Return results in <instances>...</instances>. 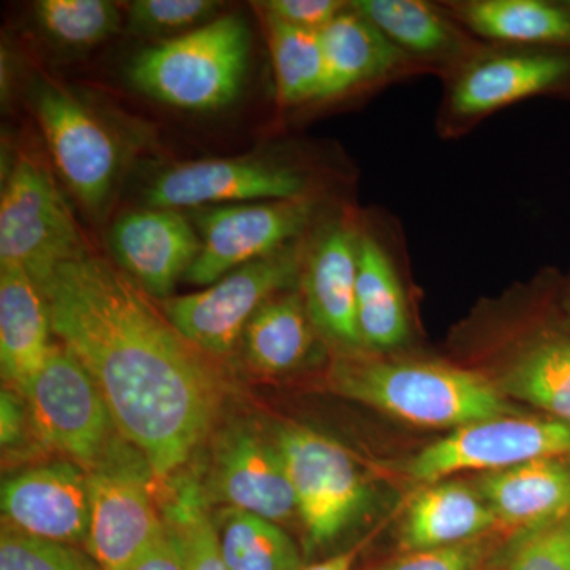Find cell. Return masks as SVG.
<instances>
[{
	"label": "cell",
	"mask_w": 570,
	"mask_h": 570,
	"mask_svg": "<svg viewBox=\"0 0 570 570\" xmlns=\"http://www.w3.org/2000/svg\"><path fill=\"white\" fill-rule=\"evenodd\" d=\"M39 285L51 330L88 370L124 439L170 480L204 442L219 406L205 358L126 273L96 255L63 262Z\"/></svg>",
	"instance_id": "cell-1"
},
{
	"label": "cell",
	"mask_w": 570,
	"mask_h": 570,
	"mask_svg": "<svg viewBox=\"0 0 570 570\" xmlns=\"http://www.w3.org/2000/svg\"><path fill=\"white\" fill-rule=\"evenodd\" d=\"M328 385L337 395L422 428H455L512 414L498 384L444 363L392 360L362 352L336 360Z\"/></svg>",
	"instance_id": "cell-2"
},
{
	"label": "cell",
	"mask_w": 570,
	"mask_h": 570,
	"mask_svg": "<svg viewBox=\"0 0 570 570\" xmlns=\"http://www.w3.org/2000/svg\"><path fill=\"white\" fill-rule=\"evenodd\" d=\"M32 430L45 448L94 472L149 471L140 452L124 439L91 374L77 356L52 346L39 373L21 390Z\"/></svg>",
	"instance_id": "cell-3"
},
{
	"label": "cell",
	"mask_w": 570,
	"mask_h": 570,
	"mask_svg": "<svg viewBox=\"0 0 570 570\" xmlns=\"http://www.w3.org/2000/svg\"><path fill=\"white\" fill-rule=\"evenodd\" d=\"M253 50L243 14L230 13L138 52L127 67L134 88L186 111H214L242 92Z\"/></svg>",
	"instance_id": "cell-4"
},
{
	"label": "cell",
	"mask_w": 570,
	"mask_h": 570,
	"mask_svg": "<svg viewBox=\"0 0 570 570\" xmlns=\"http://www.w3.org/2000/svg\"><path fill=\"white\" fill-rule=\"evenodd\" d=\"M442 81L438 134L459 138L510 105L549 94L562 96L570 81V50L483 41Z\"/></svg>",
	"instance_id": "cell-5"
},
{
	"label": "cell",
	"mask_w": 570,
	"mask_h": 570,
	"mask_svg": "<svg viewBox=\"0 0 570 570\" xmlns=\"http://www.w3.org/2000/svg\"><path fill=\"white\" fill-rule=\"evenodd\" d=\"M306 242L307 236L239 266L204 291L164 299L163 313L205 354H230L254 314L273 296L299 285Z\"/></svg>",
	"instance_id": "cell-6"
},
{
	"label": "cell",
	"mask_w": 570,
	"mask_h": 570,
	"mask_svg": "<svg viewBox=\"0 0 570 570\" xmlns=\"http://www.w3.org/2000/svg\"><path fill=\"white\" fill-rule=\"evenodd\" d=\"M88 254L77 220L40 160L14 163L0 198V266H20L36 283Z\"/></svg>",
	"instance_id": "cell-7"
},
{
	"label": "cell",
	"mask_w": 570,
	"mask_h": 570,
	"mask_svg": "<svg viewBox=\"0 0 570 570\" xmlns=\"http://www.w3.org/2000/svg\"><path fill=\"white\" fill-rule=\"evenodd\" d=\"M322 209L316 194L198 209L194 223L202 250L184 277L208 287L239 266L305 238L321 219Z\"/></svg>",
	"instance_id": "cell-8"
},
{
	"label": "cell",
	"mask_w": 570,
	"mask_h": 570,
	"mask_svg": "<svg viewBox=\"0 0 570 570\" xmlns=\"http://www.w3.org/2000/svg\"><path fill=\"white\" fill-rule=\"evenodd\" d=\"M31 99L63 181L86 212L99 216L121 178L118 138L89 105L55 81H33Z\"/></svg>",
	"instance_id": "cell-9"
},
{
	"label": "cell",
	"mask_w": 570,
	"mask_h": 570,
	"mask_svg": "<svg viewBox=\"0 0 570 570\" xmlns=\"http://www.w3.org/2000/svg\"><path fill=\"white\" fill-rule=\"evenodd\" d=\"M296 513L314 546L332 542L365 510L370 490L343 445L302 425H284L276 433Z\"/></svg>",
	"instance_id": "cell-10"
},
{
	"label": "cell",
	"mask_w": 570,
	"mask_h": 570,
	"mask_svg": "<svg viewBox=\"0 0 570 570\" xmlns=\"http://www.w3.org/2000/svg\"><path fill=\"white\" fill-rule=\"evenodd\" d=\"M570 456V425L546 417L479 420L455 428L406 463L415 482L436 483L460 472L504 471L527 461Z\"/></svg>",
	"instance_id": "cell-11"
},
{
	"label": "cell",
	"mask_w": 570,
	"mask_h": 570,
	"mask_svg": "<svg viewBox=\"0 0 570 570\" xmlns=\"http://www.w3.org/2000/svg\"><path fill=\"white\" fill-rule=\"evenodd\" d=\"M309 176L291 164L261 157H228L165 168L145 190L148 206L184 209L287 200L313 195Z\"/></svg>",
	"instance_id": "cell-12"
},
{
	"label": "cell",
	"mask_w": 570,
	"mask_h": 570,
	"mask_svg": "<svg viewBox=\"0 0 570 570\" xmlns=\"http://www.w3.org/2000/svg\"><path fill=\"white\" fill-rule=\"evenodd\" d=\"M358 223L354 212L322 217L307 235L299 287L307 313L330 343L348 354L365 351L356 324Z\"/></svg>",
	"instance_id": "cell-13"
},
{
	"label": "cell",
	"mask_w": 570,
	"mask_h": 570,
	"mask_svg": "<svg viewBox=\"0 0 570 570\" xmlns=\"http://www.w3.org/2000/svg\"><path fill=\"white\" fill-rule=\"evenodd\" d=\"M2 527L33 538L86 546L91 523L89 472L71 461L45 464L2 483Z\"/></svg>",
	"instance_id": "cell-14"
},
{
	"label": "cell",
	"mask_w": 570,
	"mask_h": 570,
	"mask_svg": "<svg viewBox=\"0 0 570 570\" xmlns=\"http://www.w3.org/2000/svg\"><path fill=\"white\" fill-rule=\"evenodd\" d=\"M208 491L227 508L277 524L298 515L276 439H266L249 425L230 428L217 441Z\"/></svg>",
	"instance_id": "cell-15"
},
{
	"label": "cell",
	"mask_w": 570,
	"mask_h": 570,
	"mask_svg": "<svg viewBox=\"0 0 570 570\" xmlns=\"http://www.w3.org/2000/svg\"><path fill=\"white\" fill-rule=\"evenodd\" d=\"M116 262L145 294L167 299L202 250L197 228L178 209H137L112 224Z\"/></svg>",
	"instance_id": "cell-16"
},
{
	"label": "cell",
	"mask_w": 570,
	"mask_h": 570,
	"mask_svg": "<svg viewBox=\"0 0 570 570\" xmlns=\"http://www.w3.org/2000/svg\"><path fill=\"white\" fill-rule=\"evenodd\" d=\"M396 249L400 243L389 223L360 216L356 324L363 348L374 354L397 351L412 337L411 307Z\"/></svg>",
	"instance_id": "cell-17"
},
{
	"label": "cell",
	"mask_w": 570,
	"mask_h": 570,
	"mask_svg": "<svg viewBox=\"0 0 570 570\" xmlns=\"http://www.w3.org/2000/svg\"><path fill=\"white\" fill-rule=\"evenodd\" d=\"M148 474L153 472L89 474L91 523L85 547L104 570L129 569L164 530V517L148 490Z\"/></svg>",
	"instance_id": "cell-18"
},
{
	"label": "cell",
	"mask_w": 570,
	"mask_h": 570,
	"mask_svg": "<svg viewBox=\"0 0 570 570\" xmlns=\"http://www.w3.org/2000/svg\"><path fill=\"white\" fill-rule=\"evenodd\" d=\"M324 85L316 104L336 102L426 73L351 6L321 31Z\"/></svg>",
	"instance_id": "cell-19"
},
{
	"label": "cell",
	"mask_w": 570,
	"mask_h": 570,
	"mask_svg": "<svg viewBox=\"0 0 570 570\" xmlns=\"http://www.w3.org/2000/svg\"><path fill=\"white\" fill-rule=\"evenodd\" d=\"M360 14L426 73L444 78L482 47L441 3L425 0H354Z\"/></svg>",
	"instance_id": "cell-20"
},
{
	"label": "cell",
	"mask_w": 570,
	"mask_h": 570,
	"mask_svg": "<svg viewBox=\"0 0 570 570\" xmlns=\"http://www.w3.org/2000/svg\"><path fill=\"white\" fill-rule=\"evenodd\" d=\"M499 524L530 532L570 513V456L527 461L474 482Z\"/></svg>",
	"instance_id": "cell-21"
},
{
	"label": "cell",
	"mask_w": 570,
	"mask_h": 570,
	"mask_svg": "<svg viewBox=\"0 0 570 570\" xmlns=\"http://www.w3.org/2000/svg\"><path fill=\"white\" fill-rule=\"evenodd\" d=\"M39 285L20 266H0V370L20 393L39 373L55 344Z\"/></svg>",
	"instance_id": "cell-22"
},
{
	"label": "cell",
	"mask_w": 570,
	"mask_h": 570,
	"mask_svg": "<svg viewBox=\"0 0 570 570\" xmlns=\"http://www.w3.org/2000/svg\"><path fill=\"white\" fill-rule=\"evenodd\" d=\"M475 39L513 47L570 50V10L547 0H453L442 2Z\"/></svg>",
	"instance_id": "cell-23"
},
{
	"label": "cell",
	"mask_w": 570,
	"mask_h": 570,
	"mask_svg": "<svg viewBox=\"0 0 570 570\" xmlns=\"http://www.w3.org/2000/svg\"><path fill=\"white\" fill-rule=\"evenodd\" d=\"M498 524L493 510L474 487L459 480H441L426 485L409 505L401 547L415 551L460 546Z\"/></svg>",
	"instance_id": "cell-24"
},
{
	"label": "cell",
	"mask_w": 570,
	"mask_h": 570,
	"mask_svg": "<svg viewBox=\"0 0 570 570\" xmlns=\"http://www.w3.org/2000/svg\"><path fill=\"white\" fill-rule=\"evenodd\" d=\"M498 387L570 425V332L549 328L527 336L510 356Z\"/></svg>",
	"instance_id": "cell-25"
},
{
	"label": "cell",
	"mask_w": 570,
	"mask_h": 570,
	"mask_svg": "<svg viewBox=\"0 0 570 570\" xmlns=\"http://www.w3.org/2000/svg\"><path fill=\"white\" fill-rule=\"evenodd\" d=\"M317 335L302 292L287 291L254 314L243 340L250 366L261 373L281 374L309 360Z\"/></svg>",
	"instance_id": "cell-26"
},
{
	"label": "cell",
	"mask_w": 570,
	"mask_h": 570,
	"mask_svg": "<svg viewBox=\"0 0 570 570\" xmlns=\"http://www.w3.org/2000/svg\"><path fill=\"white\" fill-rule=\"evenodd\" d=\"M212 520L228 570L303 569L294 540L275 521L227 505Z\"/></svg>",
	"instance_id": "cell-27"
},
{
	"label": "cell",
	"mask_w": 570,
	"mask_h": 570,
	"mask_svg": "<svg viewBox=\"0 0 570 570\" xmlns=\"http://www.w3.org/2000/svg\"><path fill=\"white\" fill-rule=\"evenodd\" d=\"M269 51L281 107L316 104L324 85V48L318 31L266 17Z\"/></svg>",
	"instance_id": "cell-28"
},
{
	"label": "cell",
	"mask_w": 570,
	"mask_h": 570,
	"mask_svg": "<svg viewBox=\"0 0 570 570\" xmlns=\"http://www.w3.org/2000/svg\"><path fill=\"white\" fill-rule=\"evenodd\" d=\"M206 504L205 490L194 479L181 480L165 501L163 517L178 538L189 570H228Z\"/></svg>",
	"instance_id": "cell-29"
},
{
	"label": "cell",
	"mask_w": 570,
	"mask_h": 570,
	"mask_svg": "<svg viewBox=\"0 0 570 570\" xmlns=\"http://www.w3.org/2000/svg\"><path fill=\"white\" fill-rule=\"evenodd\" d=\"M43 32L73 50H86L118 32L121 13L108 0H40L33 7Z\"/></svg>",
	"instance_id": "cell-30"
},
{
	"label": "cell",
	"mask_w": 570,
	"mask_h": 570,
	"mask_svg": "<svg viewBox=\"0 0 570 570\" xmlns=\"http://www.w3.org/2000/svg\"><path fill=\"white\" fill-rule=\"evenodd\" d=\"M214 0H137L127 10V28L135 36L175 39L216 20Z\"/></svg>",
	"instance_id": "cell-31"
},
{
	"label": "cell",
	"mask_w": 570,
	"mask_h": 570,
	"mask_svg": "<svg viewBox=\"0 0 570 570\" xmlns=\"http://www.w3.org/2000/svg\"><path fill=\"white\" fill-rule=\"evenodd\" d=\"M0 570H104L88 551L2 527Z\"/></svg>",
	"instance_id": "cell-32"
},
{
	"label": "cell",
	"mask_w": 570,
	"mask_h": 570,
	"mask_svg": "<svg viewBox=\"0 0 570 570\" xmlns=\"http://www.w3.org/2000/svg\"><path fill=\"white\" fill-rule=\"evenodd\" d=\"M508 570H570V513L539 530L524 532Z\"/></svg>",
	"instance_id": "cell-33"
},
{
	"label": "cell",
	"mask_w": 570,
	"mask_h": 570,
	"mask_svg": "<svg viewBox=\"0 0 570 570\" xmlns=\"http://www.w3.org/2000/svg\"><path fill=\"white\" fill-rule=\"evenodd\" d=\"M482 543L478 540L442 549L407 551L376 570H475L482 561Z\"/></svg>",
	"instance_id": "cell-34"
},
{
	"label": "cell",
	"mask_w": 570,
	"mask_h": 570,
	"mask_svg": "<svg viewBox=\"0 0 570 570\" xmlns=\"http://www.w3.org/2000/svg\"><path fill=\"white\" fill-rule=\"evenodd\" d=\"M266 17L287 22L295 28L318 31L326 28L337 14L347 9L348 2L340 0H268L258 3Z\"/></svg>",
	"instance_id": "cell-35"
},
{
	"label": "cell",
	"mask_w": 570,
	"mask_h": 570,
	"mask_svg": "<svg viewBox=\"0 0 570 570\" xmlns=\"http://www.w3.org/2000/svg\"><path fill=\"white\" fill-rule=\"evenodd\" d=\"M28 426H32L24 397L13 389L0 393V444L3 452L20 448Z\"/></svg>",
	"instance_id": "cell-36"
},
{
	"label": "cell",
	"mask_w": 570,
	"mask_h": 570,
	"mask_svg": "<svg viewBox=\"0 0 570 570\" xmlns=\"http://www.w3.org/2000/svg\"><path fill=\"white\" fill-rule=\"evenodd\" d=\"M165 521V520H164ZM127 570H189L181 546L171 528L165 523L160 534L149 543Z\"/></svg>",
	"instance_id": "cell-37"
},
{
	"label": "cell",
	"mask_w": 570,
	"mask_h": 570,
	"mask_svg": "<svg viewBox=\"0 0 570 570\" xmlns=\"http://www.w3.org/2000/svg\"><path fill=\"white\" fill-rule=\"evenodd\" d=\"M363 549V543L354 547V549L343 551V553L336 554V557L328 558V560L317 562V564L307 566L302 570H352L356 558H358L360 551Z\"/></svg>",
	"instance_id": "cell-38"
},
{
	"label": "cell",
	"mask_w": 570,
	"mask_h": 570,
	"mask_svg": "<svg viewBox=\"0 0 570 570\" xmlns=\"http://www.w3.org/2000/svg\"><path fill=\"white\" fill-rule=\"evenodd\" d=\"M566 6H568V9L570 10V2H566ZM562 96L568 97L570 99V81L568 82V86H566L564 92H562Z\"/></svg>",
	"instance_id": "cell-39"
},
{
	"label": "cell",
	"mask_w": 570,
	"mask_h": 570,
	"mask_svg": "<svg viewBox=\"0 0 570 570\" xmlns=\"http://www.w3.org/2000/svg\"><path fill=\"white\" fill-rule=\"evenodd\" d=\"M568 307H569V313H570V294H569V298H568Z\"/></svg>",
	"instance_id": "cell-40"
}]
</instances>
